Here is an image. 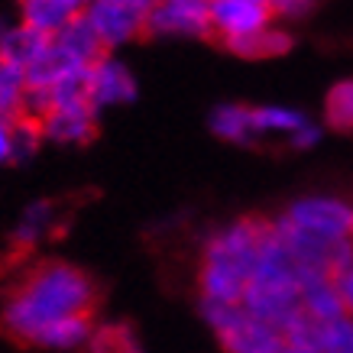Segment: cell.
<instances>
[{"instance_id": "6", "label": "cell", "mask_w": 353, "mask_h": 353, "mask_svg": "<svg viewBox=\"0 0 353 353\" xmlns=\"http://www.w3.org/2000/svg\"><path fill=\"white\" fill-rule=\"evenodd\" d=\"M272 20L269 0H211V26L214 39H236L256 30H266Z\"/></svg>"}, {"instance_id": "2", "label": "cell", "mask_w": 353, "mask_h": 353, "mask_svg": "<svg viewBox=\"0 0 353 353\" xmlns=\"http://www.w3.org/2000/svg\"><path fill=\"white\" fill-rule=\"evenodd\" d=\"M201 318L214 327L217 341L227 353H279L285 347V337L253 318L243 305H214L201 301Z\"/></svg>"}, {"instance_id": "23", "label": "cell", "mask_w": 353, "mask_h": 353, "mask_svg": "<svg viewBox=\"0 0 353 353\" xmlns=\"http://www.w3.org/2000/svg\"><path fill=\"white\" fill-rule=\"evenodd\" d=\"M334 282H337V292H341V299H343V308H347V314L353 318V263H347V266L334 276Z\"/></svg>"}, {"instance_id": "4", "label": "cell", "mask_w": 353, "mask_h": 353, "mask_svg": "<svg viewBox=\"0 0 353 353\" xmlns=\"http://www.w3.org/2000/svg\"><path fill=\"white\" fill-rule=\"evenodd\" d=\"M146 36H204L211 39V0H159L146 17Z\"/></svg>"}, {"instance_id": "21", "label": "cell", "mask_w": 353, "mask_h": 353, "mask_svg": "<svg viewBox=\"0 0 353 353\" xmlns=\"http://www.w3.org/2000/svg\"><path fill=\"white\" fill-rule=\"evenodd\" d=\"M314 353H353V318H337L318 327Z\"/></svg>"}, {"instance_id": "17", "label": "cell", "mask_w": 353, "mask_h": 353, "mask_svg": "<svg viewBox=\"0 0 353 353\" xmlns=\"http://www.w3.org/2000/svg\"><path fill=\"white\" fill-rule=\"evenodd\" d=\"M324 120L337 133H353V78H343L324 97Z\"/></svg>"}, {"instance_id": "27", "label": "cell", "mask_w": 353, "mask_h": 353, "mask_svg": "<svg viewBox=\"0 0 353 353\" xmlns=\"http://www.w3.org/2000/svg\"><path fill=\"white\" fill-rule=\"evenodd\" d=\"M279 353H308V350H295V347H282Z\"/></svg>"}, {"instance_id": "19", "label": "cell", "mask_w": 353, "mask_h": 353, "mask_svg": "<svg viewBox=\"0 0 353 353\" xmlns=\"http://www.w3.org/2000/svg\"><path fill=\"white\" fill-rule=\"evenodd\" d=\"M308 123L305 114L289 108H253V130L256 133H299Z\"/></svg>"}, {"instance_id": "14", "label": "cell", "mask_w": 353, "mask_h": 353, "mask_svg": "<svg viewBox=\"0 0 353 353\" xmlns=\"http://www.w3.org/2000/svg\"><path fill=\"white\" fill-rule=\"evenodd\" d=\"M227 52L240 55V59H276V55H285L292 49V36L282 30H256L250 36H236V39H224L221 43Z\"/></svg>"}, {"instance_id": "20", "label": "cell", "mask_w": 353, "mask_h": 353, "mask_svg": "<svg viewBox=\"0 0 353 353\" xmlns=\"http://www.w3.org/2000/svg\"><path fill=\"white\" fill-rule=\"evenodd\" d=\"M88 347H91V353H143L137 334L130 331L127 324H104V327H97Z\"/></svg>"}, {"instance_id": "13", "label": "cell", "mask_w": 353, "mask_h": 353, "mask_svg": "<svg viewBox=\"0 0 353 353\" xmlns=\"http://www.w3.org/2000/svg\"><path fill=\"white\" fill-rule=\"evenodd\" d=\"M94 318L91 314H75V318H62V321L49 324L32 347H43V350H78L91 343L94 337Z\"/></svg>"}, {"instance_id": "12", "label": "cell", "mask_w": 353, "mask_h": 353, "mask_svg": "<svg viewBox=\"0 0 353 353\" xmlns=\"http://www.w3.org/2000/svg\"><path fill=\"white\" fill-rule=\"evenodd\" d=\"M52 43L59 46V49H65V52L72 55L78 65H85V68L97 65L101 59H108V55H104L108 49L101 43V36L91 30V23L85 20V13H81L75 23H68L59 36H52Z\"/></svg>"}, {"instance_id": "16", "label": "cell", "mask_w": 353, "mask_h": 353, "mask_svg": "<svg viewBox=\"0 0 353 353\" xmlns=\"http://www.w3.org/2000/svg\"><path fill=\"white\" fill-rule=\"evenodd\" d=\"M49 217H52V204L49 201H36L26 208V214H23L20 227L13 230V256H26L32 246L39 243V236L46 234V227H49Z\"/></svg>"}, {"instance_id": "11", "label": "cell", "mask_w": 353, "mask_h": 353, "mask_svg": "<svg viewBox=\"0 0 353 353\" xmlns=\"http://www.w3.org/2000/svg\"><path fill=\"white\" fill-rule=\"evenodd\" d=\"M301 311L308 318H314L318 324L347 318V308H343V299L337 292L334 276H308L301 282Z\"/></svg>"}, {"instance_id": "25", "label": "cell", "mask_w": 353, "mask_h": 353, "mask_svg": "<svg viewBox=\"0 0 353 353\" xmlns=\"http://www.w3.org/2000/svg\"><path fill=\"white\" fill-rule=\"evenodd\" d=\"M318 139H321V130L314 127V123H305L299 133H292L289 143H292V150H311Z\"/></svg>"}, {"instance_id": "5", "label": "cell", "mask_w": 353, "mask_h": 353, "mask_svg": "<svg viewBox=\"0 0 353 353\" xmlns=\"http://www.w3.org/2000/svg\"><path fill=\"white\" fill-rule=\"evenodd\" d=\"M85 20L101 36L104 49L146 36V13H139L130 0H91L85 7Z\"/></svg>"}, {"instance_id": "3", "label": "cell", "mask_w": 353, "mask_h": 353, "mask_svg": "<svg viewBox=\"0 0 353 353\" xmlns=\"http://www.w3.org/2000/svg\"><path fill=\"white\" fill-rule=\"evenodd\" d=\"M282 221L299 234L331 246L353 240V208L341 198H301L282 214Z\"/></svg>"}, {"instance_id": "10", "label": "cell", "mask_w": 353, "mask_h": 353, "mask_svg": "<svg viewBox=\"0 0 353 353\" xmlns=\"http://www.w3.org/2000/svg\"><path fill=\"white\" fill-rule=\"evenodd\" d=\"M49 46H52V36H46V32L20 23L17 30L3 32V39H0V62L13 65L20 72H30L32 65L49 52Z\"/></svg>"}, {"instance_id": "7", "label": "cell", "mask_w": 353, "mask_h": 353, "mask_svg": "<svg viewBox=\"0 0 353 353\" xmlns=\"http://www.w3.org/2000/svg\"><path fill=\"white\" fill-rule=\"evenodd\" d=\"M137 97V81L130 68L117 59H101L88 72V104L94 110L110 108V104H130Z\"/></svg>"}, {"instance_id": "15", "label": "cell", "mask_w": 353, "mask_h": 353, "mask_svg": "<svg viewBox=\"0 0 353 353\" xmlns=\"http://www.w3.org/2000/svg\"><path fill=\"white\" fill-rule=\"evenodd\" d=\"M211 133L227 143H250L256 137L253 130V108H243V104H221V108L211 110Z\"/></svg>"}, {"instance_id": "8", "label": "cell", "mask_w": 353, "mask_h": 353, "mask_svg": "<svg viewBox=\"0 0 353 353\" xmlns=\"http://www.w3.org/2000/svg\"><path fill=\"white\" fill-rule=\"evenodd\" d=\"M85 7L88 0H20L23 23L46 36H59L68 23L85 13Z\"/></svg>"}, {"instance_id": "22", "label": "cell", "mask_w": 353, "mask_h": 353, "mask_svg": "<svg viewBox=\"0 0 353 353\" xmlns=\"http://www.w3.org/2000/svg\"><path fill=\"white\" fill-rule=\"evenodd\" d=\"M46 139L43 133V120H32V117H20L13 123V162L30 159L32 152L39 150V143Z\"/></svg>"}, {"instance_id": "18", "label": "cell", "mask_w": 353, "mask_h": 353, "mask_svg": "<svg viewBox=\"0 0 353 353\" xmlns=\"http://www.w3.org/2000/svg\"><path fill=\"white\" fill-rule=\"evenodd\" d=\"M23 97H26V72L0 62V117L17 123L23 117Z\"/></svg>"}, {"instance_id": "9", "label": "cell", "mask_w": 353, "mask_h": 353, "mask_svg": "<svg viewBox=\"0 0 353 353\" xmlns=\"http://www.w3.org/2000/svg\"><path fill=\"white\" fill-rule=\"evenodd\" d=\"M97 110L91 104H68V108H55L43 120V133L55 143H91L97 133L94 123Z\"/></svg>"}, {"instance_id": "24", "label": "cell", "mask_w": 353, "mask_h": 353, "mask_svg": "<svg viewBox=\"0 0 353 353\" xmlns=\"http://www.w3.org/2000/svg\"><path fill=\"white\" fill-rule=\"evenodd\" d=\"M311 3L314 0H269L272 13H279V17H305L311 10Z\"/></svg>"}, {"instance_id": "1", "label": "cell", "mask_w": 353, "mask_h": 353, "mask_svg": "<svg viewBox=\"0 0 353 353\" xmlns=\"http://www.w3.org/2000/svg\"><path fill=\"white\" fill-rule=\"evenodd\" d=\"M97 305V285L85 269L49 259L39 263L10 292L0 311V327L10 341L32 347L49 324L75 314H91Z\"/></svg>"}, {"instance_id": "26", "label": "cell", "mask_w": 353, "mask_h": 353, "mask_svg": "<svg viewBox=\"0 0 353 353\" xmlns=\"http://www.w3.org/2000/svg\"><path fill=\"white\" fill-rule=\"evenodd\" d=\"M0 162H13V123L0 117Z\"/></svg>"}]
</instances>
